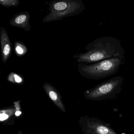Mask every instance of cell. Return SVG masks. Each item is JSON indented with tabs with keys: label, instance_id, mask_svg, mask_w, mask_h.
Masks as SVG:
<instances>
[{
	"label": "cell",
	"instance_id": "1",
	"mask_svg": "<svg viewBox=\"0 0 134 134\" xmlns=\"http://www.w3.org/2000/svg\"><path fill=\"white\" fill-rule=\"evenodd\" d=\"M86 52L73 55L79 63L90 64L101 60L125 58V51L118 39L112 36L97 38L86 45Z\"/></svg>",
	"mask_w": 134,
	"mask_h": 134
},
{
	"label": "cell",
	"instance_id": "2",
	"mask_svg": "<svg viewBox=\"0 0 134 134\" xmlns=\"http://www.w3.org/2000/svg\"><path fill=\"white\" fill-rule=\"evenodd\" d=\"M125 58H111L90 64L79 63L78 72L87 79L98 80L116 74L124 62Z\"/></svg>",
	"mask_w": 134,
	"mask_h": 134
},
{
	"label": "cell",
	"instance_id": "3",
	"mask_svg": "<svg viewBox=\"0 0 134 134\" xmlns=\"http://www.w3.org/2000/svg\"><path fill=\"white\" fill-rule=\"evenodd\" d=\"M49 13L44 18L43 23L62 20L82 13L85 7L81 0H54L49 3Z\"/></svg>",
	"mask_w": 134,
	"mask_h": 134
},
{
	"label": "cell",
	"instance_id": "4",
	"mask_svg": "<svg viewBox=\"0 0 134 134\" xmlns=\"http://www.w3.org/2000/svg\"><path fill=\"white\" fill-rule=\"evenodd\" d=\"M124 81L122 76L113 77L86 91V96L88 98L95 101L113 99L121 91Z\"/></svg>",
	"mask_w": 134,
	"mask_h": 134
},
{
	"label": "cell",
	"instance_id": "5",
	"mask_svg": "<svg viewBox=\"0 0 134 134\" xmlns=\"http://www.w3.org/2000/svg\"><path fill=\"white\" fill-rule=\"evenodd\" d=\"M87 121L88 134H118L110 124L99 118H88Z\"/></svg>",
	"mask_w": 134,
	"mask_h": 134
},
{
	"label": "cell",
	"instance_id": "6",
	"mask_svg": "<svg viewBox=\"0 0 134 134\" xmlns=\"http://www.w3.org/2000/svg\"><path fill=\"white\" fill-rule=\"evenodd\" d=\"M0 42L3 62L7 63L11 55L12 47L7 32L4 28H0Z\"/></svg>",
	"mask_w": 134,
	"mask_h": 134
},
{
	"label": "cell",
	"instance_id": "7",
	"mask_svg": "<svg viewBox=\"0 0 134 134\" xmlns=\"http://www.w3.org/2000/svg\"><path fill=\"white\" fill-rule=\"evenodd\" d=\"M30 15L28 12H20L16 14L9 21V24L14 27L23 29L26 32H29L32 29L30 24Z\"/></svg>",
	"mask_w": 134,
	"mask_h": 134
},
{
	"label": "cell",
	"instance_id": "8",
	"mask_svg": "<svg viewBox=\"0 0 134 134\" xmlns=\"http://www.w3.org/2000/svg\"><path fill=\"white\" fill-rule=\"evenodd\" d=\"M14 47L15 54L18 57H22L28 52L27 47L24 43L20 41H15Z\"/></svg>",
	"mask_w": 134,
	"mask_h": 134
},
{
	"label": "cell",
	"instance_id": "9",
	"mask_svg": "<svg viewBox=\"0 0 134 134\" xmlns=\"http://www.w3.org/2000/svg\"><path fill=\"white\" fill-rule=\"evenodd\" d=\"M8 80L9 81L20 83L23 81L22 75L19 74L15 72H11L9 74L8 76Z\"/></svg>",
	"mask_w": 134,
	"mask_h": 134
},
{
	"label": "cell",
	"instance_id": "10",
	"mask_svg": "<svg viewBox=\"0 0 134 134\" xmlns=\"http://www.w3.org/2000/svg\"><path fill=\"white\" fill-rule=\"evenodd\" d=\"M0 4L6 8L17 7L20 4L19 0H0Z\"/></svg>",
	"mask_w": 134,
	"mask_h": 134
},
{
	"label": "cell",
	"instance_id": "11",
	"mask_svg": "<svg viewBox=\"0 0 134 134\" xmlns=\"http://www.w3.org/2000/svg\"><path fill=\"white\" fill-rule=\"evenodd\" d=\"M49 96L53 100H55L58 98V96L56 92H55L54 91H51L49 92Z\"/></svg>",
	"mask_w": 134,
	"mask_h": 134
},
{
	"label": "cell",
	"instance_id": "12",
	"mask_svg": "<svg viewBox=\"0 0 134 134\" xmlns=\"http://www.w3.org/2000/svg\"><path fill=\"white\" fill-rule=\"evenodd\" d=\"M8 118V115H7L6 114H1L0 115V120L1 121L7 120Z\"/></svg>",
	"mask_w": 134,
	"mask_h": 134
},
{
	"label": "cell",
	"instance_id": "13",
	"mask_svg": "<svg viewBox=\"0 0 134 134\" xmlns=\"http://www.w3.org/2000/svg\"><path fill=\"white\" fill-rule=\"evenodd\" d=\"M21 114V112H20V111H17V112L15 113V114L16 116H19Z\"/></svg>",
	"mask_w": 134,
	"mask_h": 134
}]
</instances>
